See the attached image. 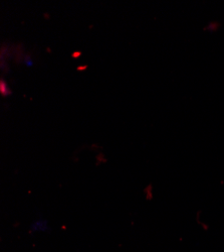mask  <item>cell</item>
Here are the masks:
<instances>
[{
  "label": "cell",
  "instance_id": "6da1fadb",
  "mask_svg": "<svg viewBox=\"0 0 224 252\" xmlns=\"http://www.w3.org/2000/svg\"><path fill=\"white\" fill-rule=\"evenodd\" d=\"M25 64L27 67H29V68H31V67L33 66V60L31 59V57H25Z\"/></svg>",
  "mask_w": 224,
  "mask_h": 252
}]
</instances>
